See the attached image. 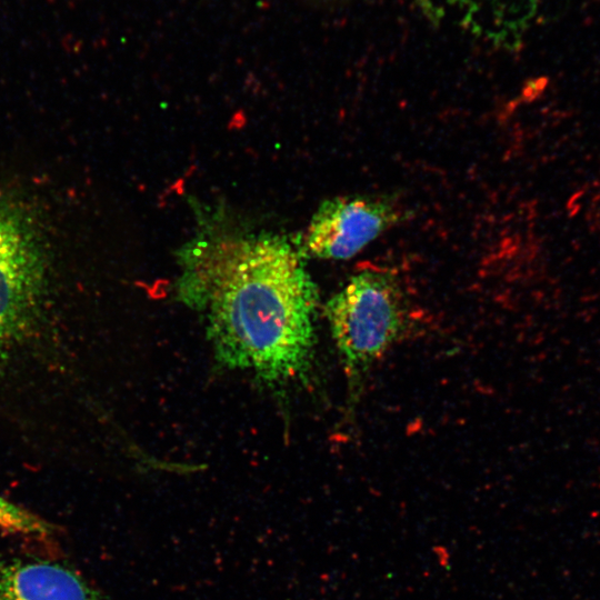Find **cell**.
Returning <instances> with one entry per match:
<instances>
[{
    "label": "cell",
    "instance_id": "obj_1",
    "mask_svg": "<svg viewBox=\"0 0 600 600\" xmlns=\"http://www.w3.org/2000/svg\"><path fill=\"white\" fill-rule=\"evenodd\" d=\"M286 236L214 226L178 252L177 294L204 323L217 360L269 387L311 367L318 289Z\"/></svg>",
    "mask_w": 600,
    "mask_h": 600
},
{
    "label": "cell",
    "instance_id": "obj_2",
    "mask_svg": "<svg viewBox=\"0 0 600 600\" xmlns=\"http://www.w3.org/2000/svg\"><path fill=\"white\" fill-rule=\"evenodd\" d=\"M406 307L397 278L381 269L357 272L327 302L324 312L353 399L372 366L403 333Z\"/></svg>",
    "mask_w": 600,
    "mask_h": 600
},
{
    "label": "cell",
    "instance_id": "obj_3",
    "mask_svg": "<svg viewBox=\"0 0 600 600\" xmlns=\"http://www.w3.org/2000/svg\"><path fill=\"white\" fill-rule=\"evenodd\" d=\"M43 239L28 212L0 203V361L27 337L44 296Z\"/></svg>",
    "mask_w": 600,
    "mask_h": 600
},
{
    "label": "cell",
    "instance_id": "obj_4",
    "mask_svg": "<svg viewBox=\"0 0 600 600\" xmlns=\"http://www.w3.org/2000/svg\"><path fill=\"white\" fill-rule=\"evenodd\" d=\"M406 218L391 197L339 196L323 201L302 239V253L326 260H346Z\"/></svg>",
    "mask_w": 600,
    "mask_h": 600
},
{
    "label": "cell",
    "instance_id": "obj_5",
    "mask_svg": "<svg viewBox=\"0 0 600 600\" xmlns=\"http://www.w3.org/2000/svg\"><path fill=\"white\" fill-rule=\"evenodd\" d=\"M0 600H104L73 570L46 560L0 557Z\"/></svg>",
    "mask_w": 600,
    "mask_h": 600
},
{
    "label": "cell",
    "instance_id": "obj_6",
    "mask_svg": "<svg viewBox=\"0 0 600 600\" xmlns=\"http://www.w3.org/2000/svg\"><path fill=\"white\" fill-rule=\"evenodd\" d=\"M0 529L21 534L46 536L51 527L0 494Z\"/></svg>",
    "mask_w": 600,
    "mask_h": 600
}]
</instances>
